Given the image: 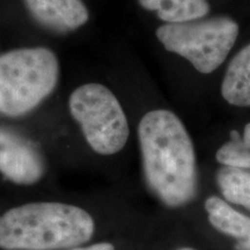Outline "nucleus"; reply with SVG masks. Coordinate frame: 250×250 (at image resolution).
<instances>
[{"mask_svg":"<svg viewBox=\"0 0 250 250\" xmlns=\"http://www.w3.org/2000/svg\"><path fill=\"white\" fill-rule=\"evenodd\" d=\"M146 182L165 205L180 208L198 188L193 144L182 122L169 110H152L138 126Z\"/></svg>","mask_w":250,"mask_h":250,"instance_id":"obj_1","label":"nucleus"},{"mask_svg":"<svg viewBox=\"0 0 250 250\" xmlns=\"http://www.w3.org/2000/svg\"><path fill=\"white\" fill-rule=\"evenodd\" d=\"M95 221L79 206L35 202L15 206L0 217V248L64 250L88 242Z\"/></svg>","mask_w":250,"mask_h":250,"instance_id":"obj_2","label":"nucleus"},{"mask_svg":"<svg viewBox=\"0 0 250 250\" xmlns=\"http://www.w3.org/2000/svg\"><path fill=\"white\" fill-rule=\"evenodd\" d=\"M59 65L44 48L19 49L0 56V114L22 116L55 89Z\"/></svg>","mask_w":250,"mask_h":250,"instance_id":"obj_3","label":"nucleus"},{"mask_svg":"<svg viewBox=\"0 0 250 250\" xmlns=\"http://www.w3.org/2000/svg\"><path fill=\"white\" fill-rule=\"evenodd\" d=\"M239 35L232 19L218 17L166 23L156 37L166 50L188 59L201 73H212L227 58Z\"/></svg>","mask_w":250,"mask_h":250,"instance_id":"obj_4","label":"nucleus"},{"mask_svg":"<svg viewBox=\"0 0 250 250\" xmlns=\"http://www.w3.org/2000/svg\"><path fill=\"white\" fill-rule=\"evenodd\" d=\"M70 112L93 151L116 154L129 139V124L121 103L110 89L100 83H86L71 94Z\"/></svg>","mask_w":250,"mask_h":250,"instance_id":"obj_5","label":"nucleus"},{"mask_svg":"<svg viewBox=\"0 0 250 250\" xmlns=\"http://www.w3.org/2000/svg\"><path fill=\"white\" fill-rule=\"evenodd\" d=\"M0 173L11 182L30 186L42 179L44 164L39 152L27 142L0 131Z\"/></svg>","mask_w":250,"mask_h":250,"instance_id":"obj_6","label":"nucleus"},{"mask_svg":"<svg viewBox=\"0 0 250 250\" xmlns=\"http://www.w3.org/2000/svg\"><path fill=\"white\" fill-rule=\"evenodd\" d=\"M40 23L57 31L74 30L88 20V12L81 0H24Z\"/></svg>","mask_w":250,"mask_h":250,"instance_id":"obj_7","label":"nucleus"},{"mask_svg":"<svg viewBox=\"0 0 250 250\" xmlns=\"http://www.w3.org/2000/svg\"><path fill=\"white\" fill-rule=\"evenodd\" d=\"M208 221L218 232L236 240L235 250H250V218L240 213L217 196L205 201Z\"/></svg>","mask_w":250,"mask_h":250,"instance_id":"obj_8","label":"nucleus"},{"mask_svg":"<svg viewBox=\"0 0 250 250\" xmlns=\"http://www.w3.org/2000/svg\"><path fill=\"white\" fill-rule=\"evenodd\" d=\"M223 98L236 107H250V44L237 52L221 83Z\"/></svg>","mask_w":250,"mask_h":250,"instance_id":"obj_9","label":"nucleus"},{"mask_svg":"<svg viewBox=\"0 0 250 250\" xmlns=\"http://www.w3.org/2000/svg\"><path fill=\"white\" fill-rule=\"evenodd\" d=\"M145 9L154 11L166 23H179L204 18L210 11L206 0H139Z\"/></svg>","mask_w":250,"mask_h":250,"instance_id":"obj_10","label":"nucleus"},{"mask_svg":"<svg viewBox=\"0 0 250 250\" xmlns=\"http://www.w3.org/2000/svg\"><path fill=\"white\" fill-rule=\"evenodd\" d=\"M217 184L224 198L250 211V170L223 167L217 173Z\"/></svg>","mask_w":250,"mask_h":250,"instance_id":"obj_11","label":"nucleus"},{"mask_svg":"<svg viewBox=\"0 0 250 250\" xmlns=\"http://www.w3.org/2000/svg\"><path fill=\"white\" fill-rule=\"evenodd\" d=\"M215 158L225 167L250 170V147L236 130L230 131V140L218 149Z\"/></svg>","mask_w":250,"mask_h":250,"instance_id":"obj_12","label":"nucleus"},{"mask_svg":"<svg viewBox=\"0 0 250 250\" xmlns=\"http://www.w3.org/2000/svg\"><path fill=\"white\" fill-rule=\"evenodd\" d=\"M64 250H116V248H115V246L110 242H99L90 246H77L73 247V248H68Z\"/></svg>","mask_w":250,"mask_h":250,"instance_id":"obj_13","label":"nucleus"},{"mask_svg":"<svg viewBox=\"0 0 250 250\" xmlns=\"http://www.w3.org/2000/svg\"><path fill=\"white\" fill-rule=\"evenodd\" d=\"M243 142L250 147V123H248L245 126V131H243Z\"/></svg>","mask_w":250,"mask_h":250,"instance_id":"obj_14","label":"nucleus"},{"mask_svg":"<svg viewBox=\"0 0 250 250\" xmlns=\"http://www.w3.org/2000/svg\"><path fill=\"white\" fill-rule=\"evenodd\" d=\"M177 250H196V249L190 248V247H182V248H179Z\"/></svg>","mask_w":250,"mask_h":250,"instance_id":"obj_15","label":"nucleus"}]
</instances>
